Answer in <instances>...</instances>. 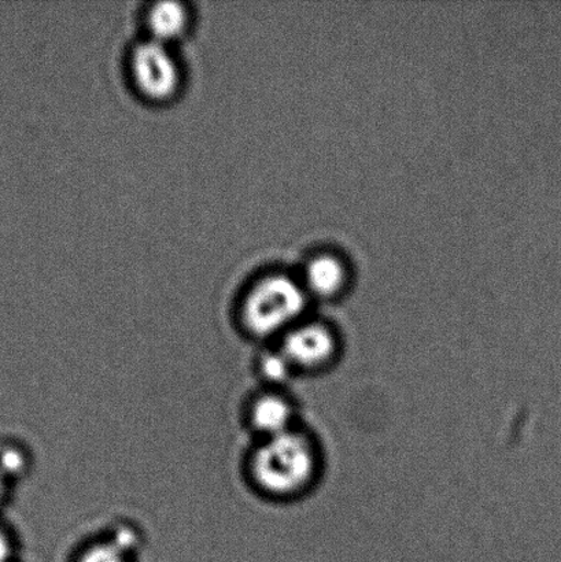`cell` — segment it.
Here are the masks:
<instances>
[{
	"label": "cell",
	"instance_id": "6da1fadb",
	"mask_svg": "<svg viewBox=\"0 0 561 562\" xmlns=\"http://www.w3.org/2000/svg\"><path fill=\"white\" fill-rule=\"evenodd\" d=\"M253 482L269 497L295 501L322 483L326 451L321 438L301 424L278 437L262 439L250 462Z\"/></svg>",
	"mask_w": 561,
	"mask_h": 562
},
{
	"label": "cell",
	"instance_id": "7a4b0ae2",
	"mask_svg": "<svg viewBox=\"0 0 561 562\" xmlns=\"http://www.w3.org/2000/svg\"><path fill=\"white\" fill-rule=\"evenodd\" d=\"M311 297L301 279L274 272L258 279L242 302V323L257 339L277 341L310 311Z\"/></svg>",
	"mask_w": 561,
	"mask_h": 562
},
{
	"label": "cell",
	"instance_id": "3957f363",
	"mask_svg": "<svg viewBox=\"0 0 561 562\" xmlns=\"http://www.w3.org/2000/svg\"><path fill=\"white\" fill-rule=\"evenodd\" d=\"M296 376L317 378L333 372L344 360L346 340L332 319L306 316L277 341Z\"/></svg>",
	"mask_w": 561,
	"mask_h": 562
},
{
	"label": "cell",
	"instance_id": "277c9868",
	"mask_svg": "<svg viewBox=\"0 0 561 562\" xmlns=\"http://www.w3.org/2000/svg\"><path fill=\"white\" fill-rule=\"evenodd\" d=\"M132 81L143 98L167 102L181 87V68L168 44L153 41L137 43L130 57Z\"/></svg>",
	"mask_w": 561,
	"mask_h": 562
},
{
	"label": "cell",
	"instance_id": "5b68a950",
	"mask_svg": "<svg viewBox=\"0 0 561 562\" xmlns=\"http://www.w3.org/2000/svg\"><path fill=\"white\" fill-rule=\"evenodd\" d=\"M251 427L262 439L278 437L301 426L300 407L282 389H269L250 406Z\"/></svg>",
	"mask_w": 561,
	"mask_h": 562
},
{
	"label": "cell",
	"instance_id": "8992f818",
	"mask_svg": "<svg viewBox=\"0 0 561 562\" xmlns=\"http://www.w3.org/2000/svg\"><path fill=\"white\" fill-rule=\"evenodd\" d=\"M311 301L334 302L346 294L350 284L348 263L333 252L312 257L301 279Z\"/></svg>",
	"mask_w": 561,
	"mask_h": 562
},
{
	"label": "cell",
	"instance_id": "52a82bcc",
	"mask_svg": "<svg viewBox=\"0 0 561 562\" xmlns=\"http://www.w3.org/2000/svg\"><path fill=\"white\" fill-rule=\"evenodd\" d=\"M146 26L153 41L170 46L190 31L191 13L184 3L162 0L147 9Z\"/></svg>",
	"mask_w": 561,
	"mask_h": 562
},
{
	"label": "cell",
	"instance_id": "ba28073f",
	"mask_svg": "<svg viewBox=\"0 0 561 562\" xmlns=\"http://www.w3.org/2000/svg\"><path fill=\"white\" fill-rule=\"evenodd\" d=\"M258 373L272 389H282L296 376L293 366L278 346L262 352L258 361Z\"/></svg>",
	"mask_w": 561,
	"mask_h": 562
},
{
	"label": "cell",
	"instance_id": "9c48e42d",
	"mask_svg": "<svg viewBox=\"0 0 561 562\" xmlns=\"http://www.w3.org/2000/svg\"><path fill=\"white\" fill-rule=\"evenodd\" d=\"M79 562H128L119 543H97L81 554Z\"/></svg>",
	"mask_w": 561,
	"mask_h": 562
},
{
	"label": "cell",
	"instance_id": "30bf717a",
	"mask_svg": "<svg viewBox=\"0 0 561 562\" xmlns=\"http://www.w3.org/2000/svg\"><path fill=\"white\" fill-rule=\"evenodd\" d=\"M26 461L22 451L15 448H9L0 451V472L3 476L19 475L24 471Z\"/></svg>",
	"mask_w": 561,
	"mask_h": 562
},
{
	"label": "cell",
	"instance_id": "8fae6325",
	"mask_svg": "<svg viewBox=\"0 0 561 562\" xmlns=\"http://www.w3.org/2000/svg\"><path fill=\"white\" fill-rule=\"evenodd\" d=\"M11 558L10 539L0 530V562H9Z\"/></svg>",
	"mask_w": 561,
	"mask_h": 562
},
{
	"label": "cell",
	"instance_id": "7c38bea8",
	"mask_svg": "<svg viewBox=\"0 0 561 562\" xmlns=\"http://www.w3.org/2000/svg\"><path fill=\"white\" fill-rule=\"evenodd\" d=\"M5 477L3 476V473L0 472V503H2V499L4 497V492H5Z\"/></svg>",
	"mask_w": 561,
	"mask_h": 562
}]
</instances>
